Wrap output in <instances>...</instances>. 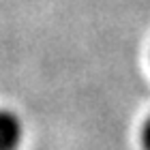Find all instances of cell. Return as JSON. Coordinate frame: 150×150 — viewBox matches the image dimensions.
Here are the masks:
<instances>
[{
	"label": "cell",
	"instance_id": "1",
	"mask_svg": "<svg viewBox=\"0 0 150 150\" xmlns=\"http://www.w3.org/2000/svg\"><path fill=\"white\" fill-rule=\"evenodd\" d=\"M24 127L15 112L0 107V150H17L22 144Z\"/></svg>",
	"mask_w": 150,
	"mask_h": 150
},
{
	"label": "cell",
	"instance_id": "2",
	"mask_svg": "<svg viewBox=\"0 0 150 150\" xmlns=\"http://www.w3.org/2000/svg\"><path fill=\"white\" fill-rule=\"evenodd\" d=\"M142 146H144V150H150V118L142 129Z\"/></svg>",
	"mask_w": 150,
	"mask_h": 150
}]
</instances>
